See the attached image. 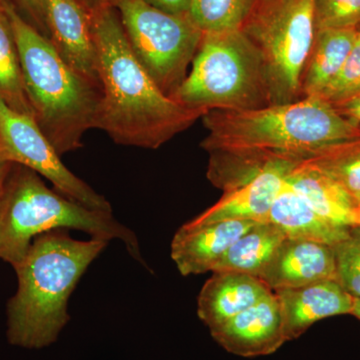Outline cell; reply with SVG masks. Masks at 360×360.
<instances>
[{"instance_id": "1", "label": "cell", "mask_w": 360, "mask_h": 360, "mask_svg": "<svg viewBox=\"0 0 360 360\" xmlns=\"http://www.w3.org/2000/svg\"><path fill=\"white\" fill-rule=\"evenodd\" d=\"M91 14L103 92L97 129L120 146L158 149L202 118L206 111L184 108L161 91L135 56L110 2Z\"/></svg>"}, {"instance_id": "2", "label": "cell", "mask_w": 360, "mask_h": 360, "mask_svg": "<svg viewBox=\"0 0 360 360\" xmlns=\"http://www.w3.org/2000/svg\"><path fill=\"white\" fill-rule=\"evenodd\" d=\"M108 243L92 238L77 240L65 229L33 239L25 258L13 267L18 285L6 307L11 345L39 349L58 340L70 321L71 293Z\"/></svg>"}, {"instance_id": "3", "label": "cell", "mask_w": 360, "mask_h": 360, "mask_svg": "<svg viewBox=\"0 0 360 360\" xmlns=\"http://www.w3.org/2000/svg\"><path fill=\"white\" fill-rule=\"evenodd\" d=\"M200 146L271 151L298 162L326 149L360 141V127L319 96L251 110H208Z\"/></svg>"}, {"instance_id": "4", "label": "cell", "mask_w": 360, "mask_h": 360, "mask_svg": "<svg viewBox=\"0 0 360 360\" xmlns=\"http://www.w3.org/2000/svg\"><path fill=\"white\" fill-rule=\"evenodd\" d=\"M4 9L13 26L35 122L59 155L77 150L84 134L97 129L101 85L73 70L11 0H6Z\"/></svg>"}, {"instance_id": "5", "label": "cell", "mask_w": 360, "mask_h": 360, "mask_svg": "<svg viewBox=\"0 0 360 360\" xmlns=\"http://www.w3.org/2000/svg\"><path fill=\"white\" fill-rule=\"evenodd\" d=\"M58 229H77L92 238L120 240L135 260L146 264L136 234L118 222L112 212L70 200L46 186L37 172L13 165L0 194V259L15 266L33 239Z\"/></svg>"}, {"instance_id": "6", "label": "cell", "mask_w": 360, "mask_h": 360, "mask_svg": "<svg viewBox=\"0 0 360 360\" xmlns=\"http://www.w3.org/2000/svg\"><path fill=\"white\" fill-rule=\"evenodd\" d=\"M174 101L191 110H251L271 104L262 58L239 30L205 33Z\"/></svg>"}, {"instance_id": "7", "label": "cell", "mask_w": 360, "mask_h": 360, "mask_svg": "<svg viewBox=\"0 0 360 360\" xmlns=\"http://www.w3.org/2000/svg\"><path fill=\"white\" fill-rule=\"evenodd\" d=\"M240 32L262 58L271 104L302 99L303 70L316 34L314 0H253Z\"/></svg>"}, {"instance_id": "8", "label": "cell", "mask_w": 360, "mask_h": 360, "mask_svg": "<svg viewBox=\"0 0 360 360\" xmlns=\"http://www.w3.org/2000/svg\"><path fill=\"white\" fill-rule=\"evenodd\" d=\"M132 51L163 94L172 96L186 77L203 33L188 15L160 11L144 0H108Z\"/></svg>"}, {"instance_id": "9", "label": "cell", "mask_w": 360, "mask_h": 360, "mask_svg": "<svg viewBox=\"0 0 360 360\" xmlns=\"http://www.w3.org/2000/svg\"><path fill=\"white\" fill-rule=\"evenodd\" d=\"M34 117L11 110L0 101V158L37 172L70 200L92 210L112 212L105 198L72 174Z\"/></svg>"}, {"instance_id": "10", "label": "cell", "mask_w": 360, "mask_h": 360, "mask_svg": "<svg viewBox=\"0 0 360 360\" xmlns=\"http://www.w3.org/2000/svg\"><path fill=\"white\" fill-rule=\"evenodd\" d=\"M210 333L226 352L241 357L274 354L288 341L283 309L274 292Z\"/></svg>"}, {"instance_id": "11", "label": "cell", "mask_w": 360, "mask_h": 360, "mask_svg": "<svg viewBox=\"0 0 360 360\" xmlns=\"http://www.w3.org/2000/svg\"><path fill=\"white\" fill-rule=\"evenodd\" d=\"M44 14L47 37L59 56L73 70L101 85L91 11L79 0H44Z\"/></svg>"}, {"instance_id": "12", "label": "cell", "mask_w": 360, "mask_h": 360, "mask_svg": "<svg viewBox=\"0 0 360 360\" xmlns=\"http://www.w3.org/2000/svg\"><path fill=\"white\" fill-rule=\"evenodd\" d=\"M257 224L253 220H225L200 225L187 222L172 239V260L184 276L212 272L231 246Z\"/></svg>"}, {"instance_id": "13", "label": "cell", "mask_w": 360, "mask_h": 360, "mask_svg": "<svg viewBox=\"0 0 360 360\" xmlns=\"http://www.w3.org/2000/svg\"><path fill=\"white\" fill-rule=\"evenodd\" d=\"M259 278L272 291L338 281L335 251L322 243L285 238Z\"/></svg>"}, {"instance_id": "14", "label": "cell", "mask_w": 360, "mask_h": 360, "mask_svg": "<svg viewBox=\"0 0 360 360\" xmlns=\"http://www.w3.org/2000/svg\"><path fill=\"white\" fill-rule=\"evenodd\" d=\"M281 302L288 341L302 336L315 322L352 314L354 297L338 281H324L274 291Z\"/></svg>"}, {"instance_id": "15", "label": "cell", "mask_w": 360, "mask_h": 360, "mask_svg": "<svg viewBox=\"0 0 360 360\" xmlns=\"http://www.w3.org/2000/svg\"><path fill=\"white\" fill-rule=\"evenodd\" d=\"M271 292L258 277L240 272L214 271L198 295V317L212 331Z\"/></svg>"}, {"instance_id": "16", "label": "cell", "mask_w": 360, "mask_h": 360, "mask_svg": "<svg viewBox=\"0 0 360 360\" xmlns=\"http://www.w3.org/2000/svg\"><path fill=\"white\" fill-rule=\"evenodd\" d=\"M285 180L323 219L345 229L359 227V200L321 168L302 161Z\"/></svg>"}, {"instance_id": "17", "label": "cell", "mask_w": 360, "mask_h": 360, "mask_svg": "<svg viewBox=\"0 0 360 360\" xmlns=\"http://www.w3.org/2000/svg\"><path fill=\"white\" fill-rule=\"evenodd\" d=\"M296 165L272 168L246 186L224 193L214 205L210 206L188 224H208L225 220L266 222L270 208L283 188L285 177Z\"/></svg>"}, {"instance_id": "18", "label": "cell", "mask_w": 360, "mask_h": 360, "mask_svg": "<svg viewBox=\"0 0 360 360\" xmlns=\"http://www.w3.org/2000/svg\"><path fill=\"white\" fill-rule=\"evenodd\" d=\"M266 222L278 226L286 238L331 246L345 240L352 229L338 226L323 219L284 181L272 203Z\"/></svg>"}, {"instance_id": "19", "label": "cell", "mask_w": 360, "mask_h": 360, "mask_svg": "<svg viewBox=\"0 0 360 360\" xmlns=\"http://www.w3.org/2000/svg\"><path fill=\"white\" fill-rule=\"evenodd\" d=\"M210 155L207 179L224 193L236 191L272 168L298 165V161L271 153L251 148H217Z\"/></svg>"}, {"instance_id": "20", "label": "cell", "mask_w": 360, "mask_h": 360, "mask_svg": "<svg viewBox=\"0 0 360 360\" xmlns=\"http://www.w3.org/2000/svg\"><path fill=\"white\" fill-rule=\"evenodd\" d=\"M359 28H321L305 63L302 79L303 97L321 96L340 72L354 46Z\"/></svg>"}, {"instance_id": "21", "label": "cell", "mask_w": 360, "mask_h": 360, "mask_svg": "<svg viewBox=\"0 0 360 360\" xmlns=\"http://www.w3.org/2000/svg\"><path fill=\"white\" fill-rule=\"evenodd\" d=\"M285 238L276 224L258 222L231 246L212 272H240L259 278Z\"/></svg>"}, {"instance_id": "22", "label": "cell", "mask_w": 360, "mask_h": 360, "mask_svg": "<svg viewBox=\"0 0 360 360\" xmlns=\"http://www.w3.org/2000/svg\"><path fill=\"white\" fill-rule=\"evenodd\" d=\"M0 101L11 110L33 116L26 94L18 44L6 9H0Z\"/></svg>"}, {"instance_id": "23", "label": "cell", "mask_w": 360, "mask_h": 360, "mask_svg": "<svg viewBox=\"0 0 360 360\" xmlns=\"http://www.w3.org/2000/svg\"><path fill=\"white\" fill-rule=\"evenodd\" d=\"M253 0H191L188 18L205 33L240 30Z\"/></svg>"}, {"instance_id": "24", "label": "cell", "mask_w": 360, "mask_h": 360, "mask_svg": "<svg viewBox=\"0 0 360 360\" xmlns=\"http://www.w3.org/2000/svg\"><path fill=\"white\" fill-rule=\"evenodd\" d=\"M304 162L331 175L360 200V141L326 149Z\"/></svg>"}, {"instance_id": "25", "label": "cell", "mask_w": 360, "mask_h": 360, "mask_svg": "<svg viewBox=\"0 0 360 360\" xmlns=\"http://www.w3.org/2000/svg\"><path fill=\"white\" fill-rule=\"evenodd\" d=\"M360 94V27L354 46L335 79L324 89L321 96L336 106Z\"/></svg>"}, {"instance_id": "26", "label": "cell", "mask_w": 360, "mask_h": 360, "mask_svg": "<svg viewBox=\"0 0 360 360\" xmlns=\"http://www.w3.org/2000/svg\"><path fill=\"white\" fill-rule=\"evenodd\" d=\"M333 246L338 281L350 295L360 298V227Z\"/></svg>"}, {"instance_id": "27", "label": "cell", "mask_w": 360, "mask_h": 360, "mask_svg": "<svg viewBox=\"0 0 360 360\" xmlns=\"http://www.w3.org/2000/svg\"><path fill=\"white\" fill-rule=\"evenodd\" d=\"M316 30L359 28L360 0H314Z\"/></svg>"}, {"instance_id": "28", "label": "cell", "mask_w": 360, "mask_h": 360, "mask_svg": "<svg viewBox=\"0 0 360 360\" xmlns=\"http://www.w3.org/2000/svg\"><path fill=\"white\" fill-rule=\"evenodd\" d=\"M32 20V25L47 37L44 14V0H13Z\"/></svg>"}, {"instance_id": "29", "label": "cell", "mask_w": 360, "mask_h": 360, "mask_svg": "<svg viewBox=\"0 0 360 360\" xmlns=\"http://www.w3.org/2000/svg\"><path fill=\"white\" fill-rule=\"evenodd\" d=\"M144 1L165 13L187 15L191 0H144Z\"/></svg>"}, {"instance_id": "30", "label": "cell", "mask_w": 360, "mask_h": 360, "mask_svg": "<svg viewBox=\"0 0 360 360\" xmlns=\"http://www.w3.org/2000/svg\"><path fill=\"white\" fill-rule=\"evenodd\" d=\"M335 108L340 115L360 127V94Z\"/></svg>"}, {"instance_id": "31", "label": "cell", "mask_w": 360, "mask_h": 360, "mask_svg": "<svg viewBox=\"0 0 360 360\" xmlns=\"http://www.w3.org/2000/svg\"><path fill=\"white\" fill-rule=\"evenodd\" d=\"M13 167V163L9 161L4 160V158H0V187L4 186L11 168Z\"/></svg>"}, {"instance_id": "32", "label": "cell", "mask_w": 360, "mask_h": 360, "mask_svg": "<svg viewBox=\"0 0 360 360\" xmlns=\"http://www.w3.org/2000/svg\"><path fill=\"white\" fill-rule=\"evenodd\" d=\"M82 4H84L89 11H94L96 7L101 6V4L108 2V0H79Z\"/></svg>"}, {"instance_id": "33", "label": "cell", "mask_w": 360, "mask_h": 360, "mask_svg": "<svg viewBox=\"0 0 360 360\" xmlns=\"http://www.w3.org/2000/svg\"><path fill=\"white\" fill-rule=\"evenodd\" d=\"M352 314L360 319V298H354V309H352Z\"/></svg>"}, {"instance_id": "34", "label": "cell", "mask_w": 360, "mask_h": 360, "mask_svg": "<svg viewBox=\"0 0 360 360\" xmlns=\"http://www.w3.org/2000/svg\"><path fill=\"white\" fill-rule=\"evenodd\" d=\"M6 0H0V9H4L6 6Z\"/></svg>"}, {"instance_id": "35", "label": "cell", "mask_w": 360, "mask_h": 360, "mask_svg": "<svg viewBox=\"0 0 360 360\" xmlns=\"http://www.w3.org/2000/svg\"><path fill=\"white\" fill-rule=\"evenodd\" d=\"M359 227H360V200H359Z\"/></svg>"}, {"instance_id": "36", "label": "cell", "mask_w": 360, "mask_h": 360, "mask_svg": "<svg viewBox=\"0 0 360 360\" xmlns=\"http://www.w3.org/2000/svg\"><path fill=\"white\" fill-rule=\"evenodd\" d=\"M2 186H1V187H0V194H1Z\"/></svg>"}]
</instances>
